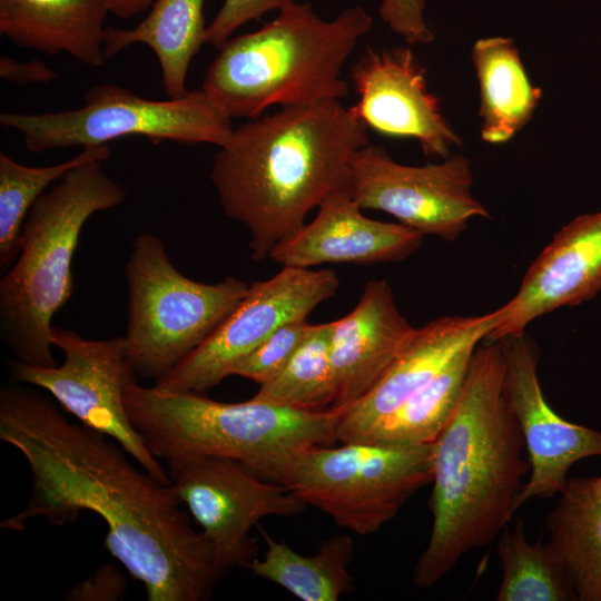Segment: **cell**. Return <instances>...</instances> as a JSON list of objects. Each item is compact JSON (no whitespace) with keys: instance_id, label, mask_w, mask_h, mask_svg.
<instances>
[{"instance_id":"cell-28","label":"cell","mask_w":601,"mask_h":601,"mask_svg":"<svg viewBox=\"0 0 601 601\" xmlns=\"http://www.w3.org/2000/svg\"><path fill=\"white\" fill-rule=\"evenodd\" d=\"M329 334L331 322L315 325L283 371L259 385L253 398L306 411L331 408L335 386L329 359Z\"/></svg>"},{"instance_id":"cell-25","label":"cell","mask_w":601,"mask_h":601,"mask_svg":"<svg viewBox=\"0 0 601 601\" xmlns=\"http://www.w3.org/2000/svg\"><path fill=\"white\" fill-rule=\"evenodd\" d=\"M475 347L461 351L432 381L358 442L387 446L434 443L457 406Z\"/></svg>"},{"instance_id":"cell-24","label":"cell","mask_w":601,"mask_h":601,"mask_svg":"<svg viewBox=\"0 0 601 601\" xmlns=\"http://www.w3.org/2000/svg\"><path fill=\"white\" fill-rule=\"evenodd\" d=\"M266 543L264 556L246 568L255 575L274 582L303 601H336L353 590L348 566L353 540L337 535L325 541L313 555H302L259 528Z\"/></svg>"},{"instance_id":"cell-30","label":"cell","mask_w":601,"mask_h":601,"mask_svg":"<svg viewBox=\"0 0 601 601\" xmlns=\"http://www.w3.org/2000/svg\"><path fill=\"white\" fill-rule=\"evenodd\" d=\"M294 0H224L206 28L205 43L223 46L234 31L272 10H282Z\"/></svg>"},{"instance_id":"cell-7","label":"cell","mask_w":601,"mask_h":601,"mask_svg":"<svg viewBox=\"0 0 601 601\" xmlns=\"http://www.w3.org/2000/svg\"><path fill=\"white\" fill-rule=\"evenodd\" d=\"M128 316L122 336L138 377L157 380L195 351L248 294L228 276L206 284L188 278L151 234L137 236L125 267Z\"/></svg>"},{"instance_id":"cell-13","label":"cell","mask_w":601,"mask_h":601,"mask_svg":"<svg viewBox=\"0 0 601 601\" xmlns=\"http://www.w3.org/2000/svg\"><path fill=\"white\" fill-rule=\"evenodd\" d=\"M170 482L181 504L201 526L220 570L243 566L256 558L250 530L269 515L290 516L306 504L285 485L234 460L214 456L167 462Z\"/></svg>"},{"instance_id":"cell-33","label":"cell","mask_w":601,"mask_h":601,"mask_svg":"<svg viewBox=\"0 0 601 601\" xmlns=\"http://www.w3.org/2000/svg\"><path fill=\"white\" fill-rule=\"evenodd\" d=\"M108 13L122 19L134 18L150 9L156 0H96Z\"/></svg>"},{"instance_id":"cell-22","label":"cell","mask_w":601,"mask_h":601,"mask_svg":"<svg viewBox=\"0 0 601 601\" xmlns=\"http://www.w3.org/2000/svg\"><path fill=\"white\" fill-rule=\"evenodd\" d=\"M471 60L480 88L481 137L490 144L505 142L530 121L542 90L531 83L512 39L477 40Z\"/></svg>"},{"instance_id":"cell-29","label":"cell","mask_w":601,"mask_h":601,"mask_svg":"<svg viewBox=\"0 0 601 601\" xmlns=\"http://www.w3.org/2000/svg\"><path fill=\"white\" fill-rule=\"evenodd\" d=\"M314 327L315 325L306 319L284 324L240 361L233 375L252 380L259 385L273 380L287 365Z\"/></svg>"},{"instance_id":"cell-6","label":"cell","mask_w":601,"mask_h":601,"mask_svg":"<svg viewBox=\"0 0 601 601\" xmlns=\"http://www.w3.org/2000/svg\"><path fill=\"white\" fill-rule=\"evenodd\" d=\"M92 160L69 170L31 206L20 252L0 280V338L14 359L57 365L51 321L73 293L72 258L88 219L121 205L124 187Z\"/></svg>"},{"instance_id":"cell-4","label":"cell","mask_w":601,"mask_h":601,"mask_svg":"<svg viewBox=\"0 0 601 601\" xmlns=\"http://www.w3.org/2000/svg\"><path fill=\"white\" fill-rule=\"evenodd\" d=\"M372 24L361 6L324 20L309 2H293L220 46L200 89L230 119L257 118L272 106L342 100L348 96L343 67Z\"/></svg>"},{"instance_id":"cell-5","label":"cell","mask_w":601,"mask_h":601,"mask_svg":"<svg viewBox=\"0 0 601 601\" xmlns=\"http://www.w3.org/2000/svg\"><path fill=\"white\" fill-rule=\"evenodd\" d=\"M125 404L130 423L157 459H229L283 485L304 452L337 442L345 411H306L254 398L224 403L137 381L126 387Z\"/></svg>"},{"instance_id":"cell-10","label":"cell","mask_w":601,"mask_h":601,"mask_svg":"<svg viewBox=\"0 0 601 601\" xmlns=\"http://www.w3.org/2000/svg\"><path fill=\"white\" fill-rule=\"evenodd\" d=\"M53 346L63 362L52 367L8 363L17 382L47 391L79 423L116 441L146 472L171 483L158 459L130 423L125 391L136 381L124 337L89 339L72 329L52 327Z\"/></svg>"},{"instance_id":"cell-32","label":"cell","mask_w":601,"mask_h":601,"mask_svg":"<svg viewBox=\"0 0 601 601\" xmlns=\"http://www.w3.org/2000/svg\"><path fill=\"white\" fill-rule=\"evenodd\" d=\"M0 77L12 83L26 86L47 83L58 75L48 65L39 60L18 61L9 56L0 57Z\"/></svg>"},{"instance_id":"cell-2","label":"cell","mask_w":601,"mask_h":601,"mask_svg":"<svg viewBox=\"0 0 601 601\" xmlns=\"http://www.w3.org/2000/svg\"><path fill=\"white\" fill-rule=\"evenodd\" d=\"M367 129L341 100L282 107L233 129L210 180L225 215L247 228L254 260L269 257L308 211L348 188L351 158L370 144Z\"/></svg>"},{"instance_id":"cell-15","label":"cell","mask_w":601,"mask_h":601,"mask_svg":"<svg viewBox=\"0 0 601 601\" xmlns=\"http://www.w3.org/2000/svg\"><path fill=\"white\" fill-rule=\"evenodd\" d=\"M349 77L358 96L351 110L367 128L415 138L427 157L447 158L450 147L462 144L427 89L425 69L408 48H368Z\"/></svg>"},{"instance_id":"cell-8","label":"cell","mask_w":601,"mask_h":601,"mask_svg":"<svg viewBox=\"0 0 601 601\" xmlns=\"http://www.w3.org/2000/svg\"><path fill=\"white\" fill-rule=\"evenodd\" d=\"M0 124L18 131L31 152L102 146L128 136H144L154 144L170 140L219 148L234 129L231 119L201 89L188 90L179 98L151 100L114 83L88 89L79 108L1 112Z\"/></svg>"},{"instance_id":"cell-19","label":"cell","mask_w":601,"mask_h":601,"mask_svg":"<svg viewBox=\"0 0 601 601\" xmlns=\"http://www.w3.org/2000/svg\"><path fill=\"white\" fill-rule=\"evenodd\" d=\"M384 279L370 280L351 313L331 322L332 408H347L384 375L415 333Z\"/></svg>"},{"instance_id":"cell-12","label":"cell","mask_w":601,"mask_h":601,"mask_svg":"<svg viewBox=\"0 0 601 601\" xmlns=\"http://www.w3.org/2000/svg\"><path fill=\"white\" fill-rule=\"evenodd\" d=\"M349 167L348 190L362 209L385 211L424 236L454 242L472 218L490 217L472 194L471 162L462 154L441 164L407 166L368 144L352 156Z\"/></svg>"},{"instance_id":"cell-16","label":"cell","mask_w":601,"mask_h":601,"mask_svg":"<svg viewBox=\"0 0 601 601\" xmlns=\"http://www.w3.org/2000/svg\"><path fill=\"white\" fill-rule=\"evenodd\" d=\"M601 292V211L561 227L526 269L501 323L484 339L519 335L535 319L589 302Z\"/></svg>"},{"instance_id":"cell-31","label":"cell","mask_w":601,"mask_h":601,"mask_svg":"<svg viewBox=\"0 0 601 601\" xmlns=\"http://www.w3.org/2000/svg\"><path fill=\"white\" fill-rule=\"evenodd\" d=\"M127 588L128 582L119 569L106 563L70 588L65 598L69 601H116L124 598Z\"/></svg>"},{"instance_id":"cell-11","label":"cell","mask_w":601,"mask_h":601,"mask_svg":"<svg viewBox=\"0 0 601 601\" xmlns=\"http://www.w3.org/2000/svg\"><path fill=\"white\" fill-rule=\"evenodd\" d=\"M339 279L332 269L283 266L272 278L252 283L248 294L186 358L154 386L203 393L233 375L235 366L286 323L305 319L333 297Z\"/></svg>"},{"instance_id":"cell-14","label":"cell","mask_w":601,"mask_h":601,"mask_svg":"<svg viewBox=\"0 0 601 601\" xmlns=\"http://www.w3.org/2000/svg\"><path fill=\"white\" fill-rule=\"evenodd\" d=\"M503 392L524 439L530 463L515 511L533 499L559 495L577 462L601 456V432L569 422L548 404L538 375L540 351L526 331L500 339Z\"/></svg>"},{"instance_id":"cell-20","label":"cell","mask_w":601,"mask_h":601,"mask_svg":"<svg viewBox=\"0 0 601 601\" xmlns=\"http://www.w3.org/2000/svg\"><path fill=\"white\" fill-rule=\"evenodd\" d=\"M96 0H0V33L19 47L68 53L99 68L105 63V19Z\"/></svg>"},{"instance_id":"cell-27","label":"cell","mask_w":601,"mask_h":601,"mask_svg":"<svg viewBox=\"0 0 601 601\" xmlns=\"http://www.w3.org/2000/svg\"><path fill=\"white\" fill-rule=\"evenodd\" d=\"M108 145L82 148L62 162L33 167L0 152V266L8 267L19 255L21 231L35 201L72 168L109 159Z\"/></svg>"},{"instance_id":"cell-1","label":"cell","mask_w":601,"mask_h":601,"mask_svg":"<svg viewBox=\"0 0 601 601\" xmlns=\"http://www.w3.org/2000/svg\"><path fill=\"white\" fill-rule=\"evenodd\" d=\"M0 440L31 474L27 504L1 529L22 531L37 516L61 526L91 511L107 525V550L142 583L148 601L210 598L226 573L208 540L191 526L173 484L137 469L116 441L13 383L0 390Z\"/></svg>"},{"instance_id":"cell-23","label":"cell","mask_w":601,"mask_h":601,"mask_svg":"<svg viewBox=\"0 0 601 601\" xmlns=\"http://www.w3.org/2000/svg\"><path fill=\"white\" fill-rule=\"evenodd\" d=\"M545 526L578 601H601V474L569 479Z\"/></svg>"},{"instance_id":"cell-9","label":"cell","mask_w":601,"mask_h":601,"mask_svg":"<svg viewBox=\"0 0 601 601\" xmlns=\"http://www.w3.org/2000/svg\"><path fill=\"white\" fill-rule=\"evenodd\" d=\"M317 445L294 463L285 486L358 535L378 531L433 480V443Z\"/></svg>"},{"instance_id":"cell-18","label":"cell","mask_w":601,"mask_h":601,"mask_svg":"<svg viewBox=\"0 0 601 601\" xmlns=\"http://www.w3.org/2000/svg\"><path fill=\"white\" fill-rule=\"evenodd\" d=\"M423 238V234L401 223L366 217L346 188L325 198L315 218L277 244L269 258L298 268L327 263H392L414 254Z\"/></svg>"},{"instance_id":"cell-17","label":"cell","mask_w":601,"mask_h":601,"mask_svg":"<svg viewBox=\"0 0 601 601\" xmlns=\"http://www.w3.org/2000/svg\"><path fill=\"white\" fill-rule=\"evenodd\" d=\"M504 307L480 316H443L416 328L378 382L348 406L339 421V443L358 442L432 381L461 351L477 346L501 323Z\"/></svg>"},{"instance_id":"cell-26","label":"cell","mask_w":601,"mask_h":601,"mask_svg":"<svg viewBox=\"0 0 601 601\" xmlns=\"http://www.w3.org/2000/svg\"><path fill=\"white\" fill-rule=\"evenodd\" d=\"M496 553L502 568L497 601H578L558 554L549 543L530 542L520 519L500 533Z\"/></svg>"},{"instance_id":"cell-3","label":"cell","mask_w":601,"mask_h":601,"mask_svg":"<svg viewBox=\"0 0 601 601\" xmlns=\"http://www.w3.org/2000/svg\"><path fill=\"white\" fill-rule=\"evenodd\" d=\"M503 371L500 341L481 342L457 406L433 443L432 530L413 570L420 589L441 581L467 552L494 541L515 513L530 463L504 396Z\"/></svg>"},{"instance_id":"cell-21","label":"cell","mask_w":601,"mask_h":601,"mask_svg":"<svg viewBox=\"0 0 601 601\" xmlns=\"http://www.w3.org/2000/svg\"><path fill=\"white\" fill-rule=\"evenodd\" d=\"M206 28L204 0H156L134 28H106L105 58L136 43L149 47L159 61L168 98H179L188 91L187 72L205 43Z\"/></svg>"}]
</instances>
